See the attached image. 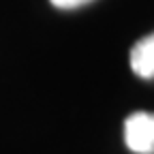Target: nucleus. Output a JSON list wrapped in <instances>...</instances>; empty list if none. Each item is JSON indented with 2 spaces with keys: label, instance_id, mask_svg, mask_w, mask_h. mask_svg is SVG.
<instances>
[{
  "label": "nucleus",
  "instance_id": "1",
  "mask_svg": "<svg viewBox=\"0 0 154 154\" xmlns=\"http://www.w3.org/2000/svg\"><path fill=\"white\" fill-rule=\"evenodd\" d=\"M124 143L135 154H154V113L133 111L124 120Z\"/></svg>",
  "mask_w": 154,
  "mask_h": 154
},
{
  "label": "nucleus",
  "instance_id": "2",
  "mask_svg": "<svg viewBox=\"0 0 154 154\" xmlns=\"http://www.w3.org/2000/svg\"><path fill=\"white\" fill-rule=\"evenodd\" d=\"M131 69L141 79H154V32L133 45Z\"/></svg>",
  "mask_w": 154,
  "mask_h": 154
},
{
  "label": "nucleus",
  "instance_id": "3",
  "mask_svg": "<svg viewBox=\"0 0 154 154\" xmlns=\"http://www.w3.org/2000/svg\"><path fill=\"white\" fill-rule=\"evenodd\" d=\"M49 2L58 9H77V7H84V5H90L94 0H49Z\"/></svg>",
  "mask_w": 154,
  "mask_h": 154
}]
</instances>
